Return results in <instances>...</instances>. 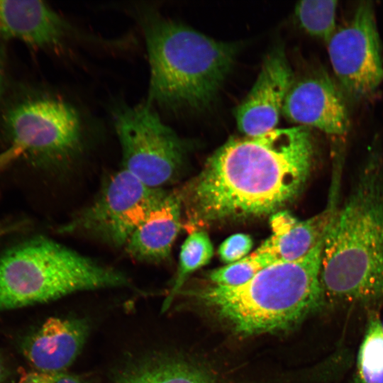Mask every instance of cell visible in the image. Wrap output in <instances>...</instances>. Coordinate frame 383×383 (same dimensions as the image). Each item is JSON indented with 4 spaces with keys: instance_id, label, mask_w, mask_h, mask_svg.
<instances>
[{
    "instance_id": "cell-1",
    "label": "cell",
    "mask_w": 383,
    "mask_h": 383,
    "mask_svg": "<svg viewBox=\"0 0 383 383\" xmlns=\"http://www.w3.org/2000/svg\"><path fill=\"white\" fill-rule=\"evenodd\" d=\"M315 155L311 128L231 138L182 192L188 224L273 214L305 185Z\"/></svg>"
},
{
    "instance_id": "cell-2",
    "label": "cell",
    "mask_w": 383,
    "mask_h": 383,
    "mask_svg": "<svg viewBox=\"0 0 383 383\" xmlns=\"http://www.w3.org/2000/svg\"><path fill=\"white\" fill-rule=\"evenodd\" d=\"M377 142L324 235L321 279L326 301H383V153Z\"/></svg>"
},
{
    "instance_id": "cell-3",
    "label": "cell",
    "mask_w": 383,
    "mask_h": 383,
    "mask_svg": "<svg viewBox=\"0 0 383 383\" xmlns=\"http://www.w3.org/2000/svg\"><path fill=\"white\" fill-rule=\"evenodd\" d=\"M323 238L304 257L272 264L243 285L212 284L178 294L203 304L240 335L291 329L326 302L321 279Z\"/></svg>"
},
{
    "instance_id": "cell-4",
    "label": "cell",
    "mask_w": 383,
    "mask_h": 383,
    "mask_svg": "<svg viewBox=\"0 0 383 383\" xmlns=\"http://www.w3.org/2000/svg\"><path fill=\"white\" fill-rule=\"evenodd\" d=\"M145 42L150 78L146 103L165 109L201 108L215 97L231 70L237 46L135 6Z\"/></svg>"
},
{
    "instance_id": "cell-5",
    "label": "cell",
    "mask_w": 383,
    "mask_h": 383,
    "mask_svg": "<svg viewBox=\"0 0 383 383\" xmlns=\"http://www.w3.org/2000/svg\"><path fill=\"white\" fill-rule=\"evenodd\" d=\"M130 285L122 272L44 237L25 240L0 256V311Z\"/></svg>"
},
{
    "instance_id": "cell-6",
    "label": "cell",
    "mask_w": 383,
    "mask_h": 383,
    "mask_svg": "<svg viewBox=\"0 0 383 383\" xmlns=\"http://www.w3.org/2000/svg\"><path fill=\"white\" fill-rule=\"evenodd\" d=\"M5 125L13 147L37 165L60 167L84 151L87 126L79 109L54 96L24 100L6 113Z\"/></svg>"
},
{
    "instance_id": "cell-7",
    "label": "cell",
    "mask_w": 383,
    "mask_h": 383,
    "mask_svg": "<svg viewBox=\"0 0 383 383\" xmlns=\"http://www.w3.org/2000/svg\"><path fill=\"white\" fill-rule=\"evenodd\" d=\"M112 113L122 168L151 188L163 189L172 182L184 165L186 143L146 102L119 103Z\"/></svg>"
},
{
    "instance_id": "cell-8",
    "label": "cell",
    "mask_w": 383,
    "mask_h": 383,
    "mask_svg": "<svg viewBox=\"0 0 383 383\" xmlns=\"http://www.w3.org/2000/svg\"><path fill=\"white\" fill-rule=\"evenodd\" d=\"M166 194L163 189L145 185L122 168L109 178L95 200L61 226L60 231L125 248L135 230Z\"/></svg>"
},
{
    "instance_id": "cell-9",
    "label": "cell",
    "mask_w": 383,
    "mask_h": 383,
    "mask_svg": "<svg viewBox=\"0 0 383 383\" xmlns=\"http://www.w3.org/2000/svg\"><path fill=\"white\" fill-rule=\"evenodd\" d=\"M337 83L346 99L371 96L383 81L381 43L372 1H362L326 43Z\"/></svg>"
},
{
    "instance_id": "cell-10",
    "label": "cell",
    "mask_w": 383,
    "mask_h": 383,
    "mask_svg": "<svg viewBox=\"0 0 383 383\" xmlns=\"http://www.w3.org/2000/svg\"><path fill=\"white\" fill-rule=\"evenodd\" d=\"M346 100L338 83L324 70L318 69L294 80L282 113L299 126L342 139L350 126Z\"/></svg>"
},
{
    "instance_id": "cell-11",
    "label": "cell",
    "mask_w": 383,
    "mask_h": 383,
    "mask_svg": "<svg viewBox=\"0 0 383 383\" xmlns=\"http://www.w3.org/2000/svg\"><path fill=\"white\" fill-rule=\"evenodd\" d=\"M293 82L284 50L280 46L274 48L265 57L257 80L236 109L240 131L255 136L275 129Z\"/></svg>"
},
{
    "instance_id": "cell-12",
    "label": "cell",
    "mask_w": 383,
    "mask_h": 383,
    "mask_svg": "<svg viewBox=\"0 0 383 383\" xmlns=\"http://www.w3.org/2000/svg\"><path fill=\"white\" fill-rule=\"evenodd\" d=\"M0 35L33 47L67 48L84 35L45 2L0 0Z\"/></svg>"
},
{
    "instance_id": "cell-13",
    "label": "cell",
    "mask_w": 383,
    "mask_h": 383,
    "mask_svg": "<svg viewBox=\"0 0 383 383\" xmlns=\"http://www.w3.org/2000/svg\"><path fill=\"white\" fill-rule=\"evenodd\" d=\"M88 331L83 319L51 317L26 338L23 353L35 370L63 372L81 352Z\"/></svg>"
},
{
    "instance_id": "cell-14",
    "label": "cell",
    "mask_w": 383,
    "mask_h": 383,
    "mask_svg": "<svg viewBox=\"0 0 383 383\" xmlns=\"http://www.w3.org/2000/svg\"><path fill=\"white\" fill-rule=\"evenodd\" d=\"M182 213L179 193L167 192L129 238L125 246L128 255L145 262L165 261L181 228Z\"/></svg>"
},
{
    "instance_id": "cell-15",
    "label": "cell",
    "mask_w": 383,
    "mask_h": 383,
    "mask_svg": "<svg viewBox=\"0 0 383 383\" xmlns=\"http://www.w3.org/2000/svg\"><path fill=\"white\" fill-rule=\"evenodd\" d=\"M336 207L327 204L323 211L303 221L287 211L275 212L270 218L272 233L256 250L265 254L273 263L304 257L324 236Z\"/></svg>"
},
{
    "instance_id": "cell-16",
    "label": "cell",
    "mask_w": 383,
    "mask_h": 383,
    "mask_svg": "<svg viewBox=\"0 0 383 383\" xmlns=\"http://www.w3.org/2000/svg\"><path fill=\"white\" fill-rule=\"evenodd\" d=\"M116 383H215L201 366L183 357L155 356L123 372Z\"/></svg>"
},
{
    "instance_id": "cell-17",
    "label": "cell",
    "mask_w": 383,
    "mask_h": 383,
    "mask_svg": "<svg viewBox=\"0 0 383 383\" xmlns=\"http://www.w3.org/2000/svg\"><path fill=\"white\" fill-rule=\"evenodd\" d=\"M213 254V247L206 232L195 229L189 233L181 247L177 271L170 292L162 304V311L170 308L189 276L207 265Z\"/></svg>"
},
{
    "instance_id": "cell-18",
    "label": "cell",
    "mask_w": 383,
    "mask_h": 383,
    "mask_svg": "<svg viewBox=\"0 0 383 383\" xmlns=\"http://www.w3.org/2000/svg\"><path fill=\"white\" fill-rule=\"evenodd\" d=\"M356 383H383V329L377 313L367 320L357 355Z\"/></svg>"
},
{
    "instance_id": "cell-19",
    "label": "cell",
    "mask_w": 383,
    "mask_h": 383,
    "mask_svg": "<svg viewBox=\"0 0 383 383\" xmlns=\"http://www.w3.org/2000/svg\"><path fill=\"white\" fill-rule=\"evenodd\" d=\"M337 4L335 0L301 1L295 6V18L306 33L327 43L337 29Z\"/></svg>"
},
{
    "instance_id": "cell-20",
    "label": "cell",
    "mask_w": 383,
    "mask_h": 383,
    "mask_svg": "<svg viewBox=\"0 0 383 383\" xmlns=\"http://www.w3.org/2000/svg\"><path fill=\"white\" fill-rule=\"evenodd\" d=\"M272 264L274 263L265 254L255 250L237 262L212 270L209 274V279L211 284L216 285L240 286Z\"/></svg>"
},
{
    "instance_id": "cell-21",
    "label": "cell",
    "mask_w": 383,
    "mask_h": 383,
    "mask_svg": "<svg viewBox=\"0 0 383 383\" xmlns=\"http://www.w3.org/2000/svg\"><path fill=\"white\" fill-rule=\"evenodd\" d=\"M252 247V240L249 235L235 233L221 243L218 252L221 260L228 265L246 257Z\"/></svg>"
},
{
    "instance_id": "cell-22",
    "label": "cell",
    "mask_w": 383,
    "mask_h": 383,
    "mask_svg": "<svg viewBox=\"0 0 383 383\" xmlns=\"http://www.w3.org/2000/svg\"><path fill=\"white\" fill-rule=\"evenodd\" d=\"M18 383H84L77 376L63 372H40L33 370L21 375Z\"/></svg>"
},
{
    "instance_id": "cell-23",
    "label": "cell",
    "mask_w": 383,
    "mask_h": 383,
    "mask_svg": "<svg viewBox=\"0 0 383 383\" xmlns=\"http://www.w3.org/2000/svg\"><path fill=\"white\" fill-rule=\"evenodd\" d=\"M21 155L20 152L14 148H11L8 152L0 156V168L4 167L7 162H10L13 157Z\"/></svg>"
},
{
    "instance_id": "cell-24",
    "label": "cell",
    "mask_w": 383,
    "mask_h": 383,
    "mask_svg": "<svg viewBox=\"0 0 383 383\" xmlns=\"http://www.w3.org/2000/svg\"><path fill=\"white\" fill-rule=\"evenodd\" d=\"M7 378V370L5 364L0 357V383H6Z\"/></svg>"
},
{
    "instance_id": "cell-25",
    "label": "cell",
    "mask_w": 383,
    "mask_h": 383,
    "mask_svg": "<svg viewBox=\"0 0 383 383\" xmlns=\"http://www.w3.org/2000/svg\"><path fill=\"white\" fill-rule=\"evenodd\" d=\"M4 84V66L2 58L0 56V95L2 91V87Z\"/></svg>"
},
{
    "instance_id": "cell-26",
    "label": "cell",
    "mask_w": 383,
    "mask_h": 383,
    "mask_svg": "<svg viewBox=\"0 0 383 383\" xmlns=\"http://www.w3.org/2000/svg\"><path fill=\"white\" fill-rule=\"evenodd\" d=\"M382 329H383V321H382Z\"/></svg>"
}]
</instances>
